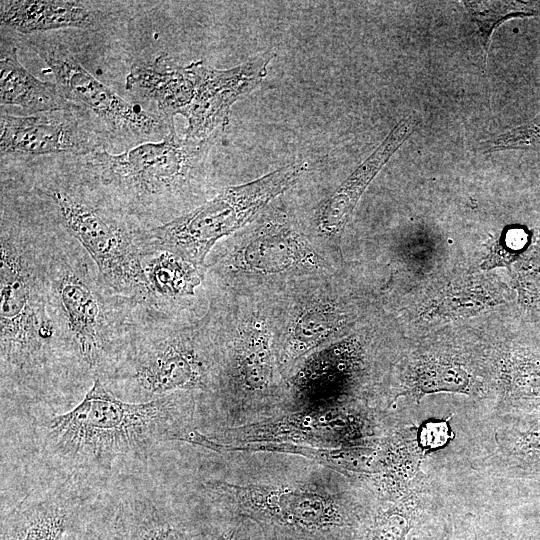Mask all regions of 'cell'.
<instances>
[{"mask_svg": "<svg viewBox=\"0 0 540 540\" xmlns=\"http://www.w3.org/2000/svg\"><path fill=\"white\" fill-rule=\"evenodd\" d=\"M200 408L196 396L182 393L127 402L97 379L75 407L35 422V448L47 477L100 484L146 464L161 444L183 442Z\"/></svg>", "mask_w": 540, "mask_h": 540, "instance_id": "obj_1", "label": "cell"}, {"mask_svg": "<svg viewBox=\"0 0 540 540\" xmlns=\"http://www.w3.org/2000/svg\"><path fill=\"white\" fill-rule=\"evenodd\" d=\"M48 221L2 194L0 230L1 406L47 404L63 396L48 304Z\"/></svg>", "mask_w": 540, "mask_h": 540, "instance_id": "obj_2", "label": "cell"}, {"mask_svg": "<svg viewBox=\"0 0 540 540\" xmlns=\"http://www.w3.org/2000/svg\"><path fill=\"white\" fill-rule=\"evenodd\" d=\"M46 220L47 310L63 394L77 398L108 376L149 304L112 289L81 244Z\"/></svg>", "mask_w": 540, "mask_h": 540, "instance_id": "obj_3", "label": "cell"}, {"mask_svg": "<svg viewBox=\"0 0 540 540\" xmlns=\"http://www.w3.org/2000/svg\"><path fill=\"white\" fill-rule=\"evenodd\" d=\"M191 303L148 305L108 376L100 381L118 398L149 402L191 394L214 403L219 362L215 339L185 318Z\"/></svg>", "mask_w": 540, "mask_h": 540, "instance_id": "obj_4", "label": "cell"}, {"mask_svg": "<svg viewBox=\"0 0 540 540\" xmlns=\"http://www.w3.org/2000/svg\"><path fill=\"white\" fill-rule=\"evenodd\" d=\"M36 210L78 241L116 292L154 305L142 261L148 229L111 207L63 167L14 186Z\"/></svg>", "mask_w": 540, "mask_h": 540, "instance_id": "obj_5", "label": "cell"}, {"mask_svg": "<svg viewBox=\"0 0 540 540\" xmlns=\"http://www.w3.org/2000/svg\"><path fill=\"white\" fill-rule=\"evenodd\" d=\"M206 145L180 138L173 126L160 141L120 153L97 151L66 169L105 203L151 229L174 219L172 203L194 180Z\"/></svg>", "mask_w": 540, "mask_h": 540, "instance_id": "obj_6", "label": "cell"}, {"mask_svg": "<svg viewBox=\"0 0 540 540\" xmlns=\"http://www.w3.org/2000/svg\"><path fill=\"white\" fill-rule=\"evenodd\" d=\"M204 485L231 517L254 521L268 537L355 540L361 531L353 510L321 485L224 480H210Z\"/></svg>", "mask_w": 540, "mask_h": 540, "instance_id": "obj_7", "label": "cell"}, {"mask_svg": "<svg viewBox=\"0 0 540 540\" xmlns=\"http://www.w3.org/2000/svg\"><path fill=\"white\" fill-rule=\"evenodd\" d=\"M308 163L283 166L253 181L228 186L200 206L148 229L151 251L175 253L198 268L216 244L251 222L275 197L293 186Z\"/></svg>", "mask_w": 540, "mask_h": 540, "instance_id": "obj_8", "label": "cell"}, {"mask_svg": "<svg viewBox=\"0 0 540 540\" xmlns=\"http://www.w3.org/2000/svg\"><path fill=\"white\" fill-rule=\"evenodd\" d=\"M27 44L46 63L65 99L88 111L113 143L134 147L160 141L174 126L140 105L126 101L97 80L65 45L40 37L29 38Z\"/></svg>", "mask_w": 540, "mask_h": 540, "instance_id": "obj_9", "label": "cell"}, {"mask_svg": "<svg viewBox=\"0 0 540 540\" xmlns=\"http://www.w3.org/2000/svg\"><path fill=\"white\" fill-rule=\"evenodd\" d=\"M216 345L219 379L214 403L225 419L224 427L239 426L247 411L262 407L272 395L275 356L271 333L263 319L254 317L242 324L231 344Z\"/></svg>", "mask_w": 540, "mask_h": 540, "instance_id": "obj_10", "label": "cell"}, {"mask_svg": "<svg viewBox=\"0 0 540 540\" xmlns=\"http://www.w3.org/2000/svg\"><path fill=\"white\" fill-rule=\"evenodd\" d=\"M112 140L86 110L71 104L54 111L16 116L1 111V156H86L109 151Z\"/></svg>", "mask_w": 540, "mask_h": 540, "instance_id": "obj_11", "label": "cell"}, {"mask_svg": "<svg viewBox=\"0 0 540 540\" xmlns=\"http://www.w3.org/2000/svg\"><path fill=\"white\" fill-rule=\"evenodd\" d=\"M1 512L0 540H64L87 522L100 496L74 478L47 477Z\"/></svg>", "mask_w": 540, "mask_h": 540, "instance_id": "obj_12", "label": "cell"}, {"mask_svg": "<svg viewBox=\"0 0 540 540\" xmlns=\"http://www.w3.org/2000/svg\"><path fill=\"white\" fill-rule=\"evenodd\" d=\"M274 56V52L267 51L225 70L212 68L203 61L190 63L195 93L186 116L184 137L206 144L223 130L229 123L232 105L262 82Z\"/></svg>", "mask_w": 540, "mask_h": 540, "instance_id": "obj_13", "label": "cell"}, {"mask_svg": "<svg viewBox=\"0 0 540 540\" xmlns=\"http://www.w3.org/2000/svg\"><path fill=\"white\" fill-rule=\"evenodd\" d=\"M208 438L226 445L271 442L319 448H345L350 420L337 407L303 408L239 426L223 427Z\"/></svg>", "mask_w": 540, "mask_h": 540, "instance_id": "obj_14", "label": "cell"}, {"mask_svg": "<svg viewBox=\"0 0 540 540\" xmlns=\"http://www.w3.org/2000/svg\"><path fill=\"white\" fill-rule=\"evenodd\" d=\"M83 534L86 540H182L186 533L156 498L128 492L99 498Z\"/></svg>", "mask_w": 540, "mask_h": 540, "instance_id": "obj_15", "label": "cell"}, {"mask_svg": "<svg viewBox=\"0 0 540 540\" xmlns=\"http://www.w3.org/2000/svg\"><path fill=\"white\" fill-rule=\"evenodd\" d=\"M307 241L285 223L264 224L245 243L215 262L217 273L277 274L317 264Z\"/></svg>", "mask_w": 540, "mask_h": 540, "instance_id": "obj_16", "label": "cell"}, {"mask_svg": "<svg viewBox=\"0 0 540 540\" xmlns=\"http://www.w3.org/2000/svg\"><path fill=\"white\" fill-rule=\"evenodd\" d=\"M125 88L141 102L154 107L158 116L174 123L175 115L187 116L195 80L189 65H178L161 54L152 62L134 64L126 76Z\"/></svg>", "mask_w": 540, "mask_h": 540, "instance_id": "obj_17", "label": "cell"}, {"mask_svg": "<svg viewBox=\"0 0 540 540\" xmlns=\"http://www.w3.org/2000/svg\"><path fill=\"white\" fill-rule=\"evenodd\" d=\"M417 123L414 117L400 121L376 150L320 205L316 226L322 234L333 236L344 229L366 188Z\"/></svg>", "mask_w": 540, "mask_h": 540, "instance_id": "obj_18", "label": "cell"}, {"mask_svg": "<svg viewBox=\"0 0 540 540\" xmlns=\"http://www.w3.org/2000/svg\"><path fill=\"white\" fill-rule=\"evenodd\" d=\"M2 26L21 34L60 28H86L93 23L92 11L80 1L2 0Z\"/></svg>", "mask_w": 540, "mask_h": 540, "instance_id": "obj_19", "label": "cell"}, {"mask_svg": "<svg viewBox=\"0 0 540 540\" xmlns=\"http://www.w3.org/2000/svg\"><path fill=\"white\" fill-rule=\"evenodd\" d=\"M0 103L14 105L32 114L64 109L68 102L56 83L42 81L19 61L17 48L1 42Z\"/></svg>", "mask_w": 540, "mask_h": 540, "instance_id": "obj_20", "label": "cell"}, {"mask_svg": "<svg viewBox=\"0 0 540 540\" xmlns=\"http://www.w3.org/2000/svg\"><path fill=\"white\" fill-rule=\"evenodd\" d=\"M346 315L332 300L317 298L296 314L279 352L282 365L294 363L334 338L343 328Z\"/></svg>", "mask_w": 540, "mask_h": 540, "instance_id": "obj_21", "label": "cell"}, {"mask_svg": "<svg viewBox=\"0 0 540 540\" xmlns=\"http://www.w3.org/2000/svg\"><path fill=\"white\" fill-rule=\"evenodd\" d=\"M142 266L155 306L189 303L204 278L202 269L165 250L149 252Z\"/></svg>", "mask_w": 540, "mask_h": 540, "instance_id": "obj_22", "label": "cell"}, {"mask_svg": "<svg viewBox=\"0 0 540 540\" xmlns=\"http://www.w3.org/2000/svg\"><path fill=\"white\" fill-rule=\"evenodd\" d=\"M472 377L459 365L429 362L420 366L415 375V389L421 394L439 391L468 392Z\"/></svg>", "mask_w": 540, "mask_h": 540, "instance_id": "obj_23", "label": "cell"}, {"mask_svg": "<svg viewBox=\"0 0 540 540\" xmlns=\"http://www.w3.org/2000/svg\"><path fill=\"white\" fill-rule=\"evenodd\" d=\"M412 524V509L394 506L377 514L355 540H404Z\"/></svg>", "mask_w": 540, "mask_h": 540, "instance_id": "obj_24", "label": "cell"}, {"mask_svg": "<svg viewBox=\"0 0 540 540\" xmlns=\"http://www.w3.org/2000/svg\"><path fill=\"white\" fill-rule=\"evenodd\" d=\"M474 23L478 27L485 59L493 30L505 19L518 14L519 7L514 2L502 1H465Z\"/></svg>", "mask_w": 540, "mask_h": 540, "instance_id": "obj_25", "label": "cell"}, {"mask_svg": "<svg viewBox=\"0 0 540 540\" xmlns=\"http://www.w3.org/2000/svg\"><path fill=\"white\" fill-rule=\"evenodd\" d=\"M540 139V121L518 127L507 133L481 142L480 146L485 152L503 149L518 148L530 145Z\"/></svg>", "mask_w": 540, "mask_h": 540, "instance_id": "obj_26", "label": "cell"}, {"mask_svg": "<svg viewBox=\"0 0 540 540\" xmlns=\"http://www.w3.org/2000/svg\"><path fill=\"white\" fill-rule=\"evenodd\" d=\"M238 518L216 521L200 530L185 534L182 540H246L244 525Z\"/></svg>", "mask_w": 540, "mask_h": 540, "instance_id": "obj_27", "label": "cell"}, {"mask_svg": "<svg viewBox=\"0 0 540 540\" xmlns=\"http://www.w3.org/2000/svg\"><path fill=\"white\" fill-rule=\"evenodd\" d=\"M527 242V234L522 229L509 230L501 243L494 247L493 253L487 263L492 266L504 264L506 260L513 259L514 252L520 251Z\"/></svg>", "mask_w": 540, "mask_h": 540, "instance_id": "obj_28", "label": "cell"}, {"mask_svg": "<svg viewBox=\"0 0 540 540\" xmlns=\"http://www.w3.org/2000/svg\"><path fill=\"white\" fill-rule=\"evenodd\" d=\"M449 439V429L446 422H429L420 432V441L425 448H437Z\"/></svg>", "mask_w": 540, "mask_h": 540, "instance_id": "obj_29", "label": "cell"}, {"mask_svg": "<svg viewBox=\"0 0 540 540\" xmlns=\"http://www.w3.org/2000/svg\"><path fill=\"white\" fill-rule=\"evenodd\" d=\"M64 540H85L83 528L66 536Z\"/></svg>", "mask_w": 540, "mask_h": 540, "instance_id": "obj_30", "label": "cell"}, {"mask_svg": "<svg viewBox=\"0 0 540 540\" xmlns=\"http://www.w3.org/2000/svg\"><path fill=\"white\" fill-rule=\"evenodd\" d=\"M267 540H307V539H296V538H274V537H268Z\"/></svg>", "mask_w": 540, "mask_h": 540, "instance_id": "obj_31", "label": "cell"}]
</instances>
